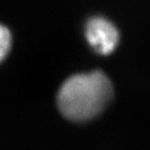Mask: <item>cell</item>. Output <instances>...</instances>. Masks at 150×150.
<instances>
[{
	"label": "cell",
	"instance_id": "1",
	"mask_svg": "<svg viewBox=\"0 0 150 150\" xmlns=\"http://www.w3.org/2000/svg\"><path fill=\"white\" fill-rule=\"evenodd\" d=\"M112 93L111 81L102 71L76 74L63 82L57 95V106L67 119L85 122L106 108Z\"/></svg>",
	"mask_w": 150,
	"mask_h": 150
},
{
	"label": "cell",
	"instance_id": "2",
	"mask_svg": "<svg viewBox=\"0 0 150 150\" xmlns=\"http://www.w3.org/2000/svg\"><path fill=\"white\" fill-rule=\"evenodd\" d=\"M85 39L94 52L101 55L110 54L119 43V31L114 23L102 16H95L86 21Z\"/></svg>",
	"mask_w": 150,
	"mask_h": 150
},
{
	"label": "cell",
	"instance_id": "3",
	"mask_svg": "<svg viewBox=\"0 0 150 150\" xmlns=\"http://www.w3.org/2000/svg\"><path fill=\"white\" fill-rule=\"evenodd\" d=\"M14 46V36L7 25L0 22V65L11 55Z\"/></svg>",
	"mask_w": 150,
	"mask_h": 150
}]
</instances>
